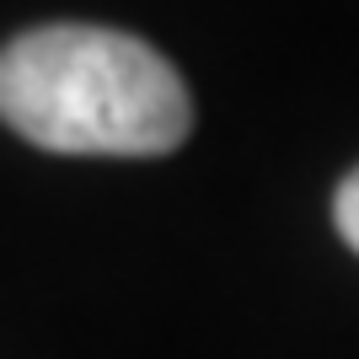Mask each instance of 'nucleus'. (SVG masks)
Returning a JSON list of instances; mask_svg holds the SVG:
<instances>
[{
    "label": "nucleus",
    "mask_w": 359,
    "mask_h": 359,
    "mask_svg": "<svg viewBox=\"0 0 359 359\" xmlns=\"http://www.w3.org/2000/svg\"><path fill=\"white\" fill-rule=\"evenodd\" d=\"M0 118L60 156H166L194 129V102L150 43L54 22L0 48Z\"/></svg>",
    "instance_id": "obj_1"
},
{
    "label": "nucleus",
    "mask_w": 359,
    "mask_h": 359,
    "mask_svg": "<svg viewBox=\"0 0 359 359\" xmlns=\"http://www.w3.org/2000/svg\"><path fill=\"white\" fill-rule=\"evenodd\" d=\"M332 215H338V231H344V241L359 252V172H348L344 188H338V204H332Z\"/></svg>",
    "instance_id": "obj_2"
}]
</instances>
